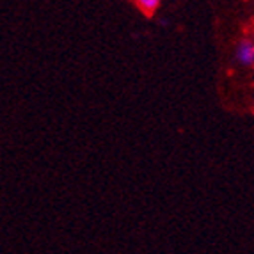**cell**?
Instances as JSON below:
<instances>
[{"label":"cell","mask_w":254,"mask_h":254,"mask_svg":"<svg viewBox=\"0 0 254 254\" xmlns=\"http://www.w3.org/2000/svg\"><path fill=\"white\" fill-rule=\"evenodd\" d=\"M160 2L162 0H135V5L142 14L153 16L158 11V7H160Z\"/></svg>","instance_id":"7a4b0ae2"},{"label":"cell","mask_w":254,"mask_h":254,"mask_svg":"<svg viewBox=\"0 0 254 254\" xmlns=\"http://www.w3.org/2000/svg\"><path fill=\"white\" fill-rule=\"evenodd\" d=\"M235 59L242 66H254V41L249 38H244L242 41H238L237 48H235Z\"/></svg>","instance_id":"6da1fadb"},{"label":"cell","mask_w":254,"mask_h":254,"mask_svg":"<svg viewBox=\"0 0 254 254\" xmlns=\"http://www.w3.org/2000/svg\"><path fill=\"white\" fill-rule=\"evenodd\" d=\"M253 41H254V32H253Z\"/></svg>","instance_id":"3957f363"}]
</instances>
